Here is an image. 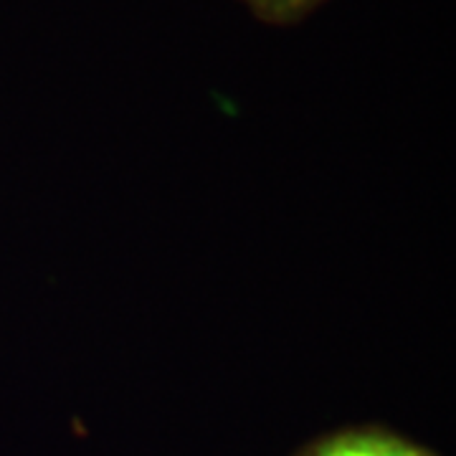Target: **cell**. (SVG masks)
I'll return each mask as SVG.
<instances>
[{"instance_id": "6da1fadb", "label": "cell", "mask_w": 456, "mask_h": 456, "mask_svg": "<svg viewBox=\"0 0 456 456\" xmlns=\"http://www.w3.org/2000/svg\"><path fill=\"white\" fill-rule=\"evenodd\" d=\"M421 452V446L383 431H347L317 444L307 456H419Z\"/></svg>"}, {"instance_id": "7a4b0ae2", "label": "cell", "mask_w": 456, "mask_h": 456, "mask_svg": "<svg viewBox=\"0 0 456 456\" xmlns=\"http://www.w3.org/2000/svg\"><path fill=\"white\" fill-rule=\"evenodd\" d=\"M248 3L259 11L261 16L284 20V18L299 16L302 11H307L317 0H248Z\"/></svg>"}, {"instance_id": "3957f363", "label": "cell", "mask_w": 456, "mask_h": 456, "mask_svg": "<svg viewBox=\"0 0 456 456\" xmlns=\"http://www.w3.org/2000/svg\"><path fill=\"white\" fill-rule=\"evenodd\" d=\"M419 456H431V454H428V452H426V449H424V452H421V454H419Z\"/></svg>"}]
</instances>
